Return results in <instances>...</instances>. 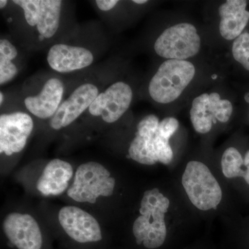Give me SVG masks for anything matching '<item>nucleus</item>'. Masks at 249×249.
Listing matches in <instances>:
<instances>
[{
	"label": "nucleus",
	"mask_w": 249,
	"mask_h": 249,
	"mask_svg": "<svg viewBox=\"0 0 249 249\" xmlns=\"http://www.w3.org/2000/svg\"><path fill=\"white\" fill-rule=\"evenodd\" d=\"M64 93V85L58 78H51L46 82L38 94L24 100L28 110L42 119L53 117L60 107Z\"/></svg>",
	"instance_id": "14"
},
{
	"label": "nucleus",
	"mask_w": 249,
	"mask_h": 249,
	"mask_svg": "<svg viewBox=\"0 0 249 249\" xmlns=\"http://www.w3.org/2000/svg\"><path fill=\"white\" fill-rule=\"evenodd\" d=\"M221 164L223 174L226 178H240L244 159L242 158L240 152L235 147H229L223 154Z\"/></svg>",
	"instance_id": "19"
},
{
	"label": "nucleus",
	"mask_w": 249,
	"mask_h": 249,
	"mask_svg": "<svg viewBox=\"0 0 249 249\" xmlns=\"http://www.w3.org/2000/svg\"><path fill=\"white\" fill-rule=\"evenodd\" d=\"M116 181L107 168L97 162H88L78 166L74 180L67 191L73 200L94 204L99 196H112Z\"/></svg>",
	"instance_id": "4"
},
{
	"label": "nucleus",
	"mask_w": 249,
	"mask_h": 249,
	"mask_svg": "<svg viewBox=\"0 0 249 249\" xmlns=\"http://www.w3.org/2000/svg\"><path fill=\"white\" fill-rule=\"evenodd\" d=\"M73 174V168L68 162L58 159L52 160L44 168L36 188L43 196H59L68 188Z\"/></svg>",
	"instance_id": "15"
},
{
	"label": "nucleus",
	"mask_w": 249,
	"mask_h": 249,
	"mask_svg": "<svg viewBox=\"0 0 249 249\" xmlns=\"http://www.w3.org/2000/svg\"><path fill=\"white\" fill-rule=\"evenodd\" d=\"M62 3L60 0H41L40 15L37 24L40 40L51 38L58 30Z\"/></svg>",
	"instance_id": "17"
},
{
	"label": "nucleus",
	"mask_w": 249,
	"mask_h": 249,
	"mask_svg": "<svg viewBox=\"0 0 249 249\" xmlns=\"http://www.w3.org/2000/svg\"><path fill=\"white\" fill-rule=\"evenodd\" d=\"M133 2L138 4H143L147 2V0H134Z\"/></svg>",
	"instance_id": "26"
},
{
	"label": "nucleus",
	"mask_w": 249,
	"mask_h": 249,
	"mask_svg": "<svg viewBox=\"0 0 249 249\" xmlns=\"http://www.w3.org/2000/svg\"><path fill=\"white\" fill-rule=\"evenodd\" d=\"M244 163L245 166L247 167V176L245 178L246 182L249 185V150L246 153L245 159H244Z\"/></svg>",
	"instance_id": "24"
},
{
	"label": "nucleus",
	"mask_w": 249,
	"mask_h": 249,
	"mask_svg": "<svg viewBox=\"0 0 249 249\" xmlns=\"http://www.w3.org/2000/svg\"><path fill=\"white\" fill-rule=\"evenodd\" d=\"M98 94L97 87L94 85L86 83L80 85L60 104L58 110L51 119V127L58 130L71 124L86 109H89Z\"/></svg>",
	"instance_id": "12"
},
{
	"label": "nucleus",
	"mask_w": 249,
	"mask_h": 249,
	"mask_svg": "<svg viewBox=\"0 0 249 249\" xmlns=\"http://www.w3.org/2000/svg\"><path fill=\"white\" fill-rule=\"evenodd\" d=\"M181 182L192 204L201 211L217 208L222 191L213 175L204 163L190 161L183 174Z\"/></svg>",
	"instance_id": "5"
},
{
	"label": "nucleus",
	"mask_w": 249,
	"mask_h": 249,
	"mask_svg": "<svg viewBox=\"0 0 249 249\" xmlns=\"http://www.w3.org/2000/svg\"><path fill=\"white\" fill-rule=\"evenodd\" d=\"M58 220L67 235L76 242L89 243L102 240V232L97 220L80 208H62L59 211Z\"/></svg>",
	"instance_id": "10"
},
{
	"label": "nucleus",
	"mask_w": 249,
	"mask_h": 249,
	"mask_svg": "<svg viewBox=\"0 0 249 249\" xmlns=\"http://www.w3.org/2000/svg\"><path fill=\"white\" fill-rule=\"evenodd\" d=\"M196 67L187 60H167L159 67L149 84L148 91L154 101L162 104L173 102L191 83Z\"/></svg>",
	"instance_id": "3"
},
{
	"label": "nucleus",
	"mask_w": 249,
	"mask_h": 249,
	"mask_svg": "<svg viewBox=\"0 0 249 249\" xmlns=\"http://www.w3.org/2000/svg\"><path fill=\"white\" fill-rule=\"evenodd\" d=\"M7 3L8 1H6V0H1V1H0V9H4L5 6H6V4H7Z\"/></svg>",
	"instance_id": "25"
},
{
	"label": "nucleus",
	"mask_w": 249,
	"mask_h": 249,
	"mask_svg": "<svg viewBox=\"0 0 249 249\" xmlns=\"http://www.w3.org/2000/svg\"><path fill=\"white\" fill-rule=\"evenodd\" d=\"M13 2L22 8L29 25L37 26L40 15L41 0H14Z\"/></svg>",
	"instance_id": "21"
},
{
	"label": "nucleus",
	"mask_w": 249,
	"mask_h": 249,
	"mask_svg": "<svg viewBox=\"0 0 249 249\" xmlns=\"http://www.w3.org/2000/svg\"><path fill=\"white\" fill-rule=\"evenodd\" d=\"M34 129V121L27 113L18 112L0 116V153L7 156L19 153L27 144Z\"/></svg>",
	"instance_id": "9"
},
{
	"label": "nucleus",
	"mask_w": 249,
	"mask_h": 249,
	"mask_svg": "<svg viewBox=\"0 0 249 249\" xmlns=\"http://www.w3.org/2000/svg\"><path fill=\"white\" fill-rule=\"evenodd\" d=\"M3 229L8 240L18 249L42 248L40 227L30 214L11 213L5 217Z\"/></svg>",
	"instance_id": "11"
},
{
	"label": "nucleus",
	"mask_w": 249,
	"mask_h": 249,
	"mask_svg": "<svg viewBox=\"0 0 249 249\" xmlns=\"http://www.w3.org/2000/svg\"><path fill=\"white\" fill-rule=\"evenodd\" d=\"M232 53L236 61L249 71V33H242L234 40Z\"/></svg>",
	"instance_id": "20"
},
{
	"label": "nucleus",
	"mask_w": 249,
	"mask_h": 249,
	"mask_svg": "<svg viewBox=\"0 0 249 249\" xmlns=\"http://www.w3.org/2000/svg\"><path fill=\"white\" fill-rule=\"evenodd\" d=\"M245 99L247 103H249V92L247 93V94L245 95Z\"/></svg>",
	"instance_id": "28"
},
{
	"label": "nucleus",
	"mask_w": 249,
	"mask_h": 249,
	"mask_svg": "<svg viewBox=\"0 0 249 249\" xmlns=\"http://www.w3.org/2000/svg\"><path fill=\"white\" fill-rule=\"evenodd\" d=\"M119 3L117 0H97L96 4L98 9L103 11H110Z\"/></svg>",
	"instance_id": "23"
},
{
	"label": "nucleus",
	"mask_w": 249,
	"mask_h": 249,
	"mask_svg": "<svg viewBox=\"0 0 249 249\" xmlns=\"http://www.w3.org/2000/svg\"><path fill=\"white\" fill-rule=\"evenodd\" d=\"M154 48L162 58L186 60L199 53L201 38L194 25L181 23L165 29L156 40Z\"/></svg>",
	"instance_id": "6"
},
{
	"label": "nucleus",
	"mask_w": 249,
	"mask_h": 249,
	"mask_svg": "<svg viewBox=\"0 0 249 249\" xmlns=\"http://www.w3.org/2000/svg\"><path fill=\"white\" fill-rule=\"evenodd\" d=\"M160 120L157 116H145L137 125L135 137L129 145V158L141 164L155 165L157 162L169 164L173 152L169 143L159 131Z\"/></svg>",
	"instance_id": "2"
},
{
	"label": "nucleus",
	"mask_w": 249,
	"mask_h": 249,
	"mask_svg": "<svg viewBox=\"0 0 249 249\" xmlns=\"http://www.w3.org/2000/svg\"><path fill=\"white\" fill-rule=\"evenodd\" d=\"M170 201L158 188L145 191L141 201V215L133 225V234L137 245L147 249H157L163 245L166 238L165 213Z\"/></svg>",
	"instance_id": "1"
},
{
	"label": "nucleus",
	"mask_w": 249,
	"mask_h": 249,
	"mask_svg": "<svg viewBox=\"0 0 249 249\" xmlns=\"http://www.w3.org/2000/svg\"><path fill=\"white\" fill-rule=\"evenodd\" d=\"M178 126H179L178 121L175 118H165L160 123L159 131L162 136L170 139L177 132Z\"/></svg>",
	"instance_id": "22"
},
{
	"label": "nucleus",
	"mask_w": 249,
	"mask_h": 249,
	"mask_svg": "<svg viewBox=\"0 0 249 249\" xmlns=\"http://www.w3.org/2000/svg\"><path fill=\"white\" fill-rule=\"evenodd\" d=\"M18 50L9 40H0V84H6L17 76L18 70L12 60L18 56Z\"/></svg>",
	"instance_id": "18"
},
{
	"label": "nucleus",
	"mask_w": 249,
	"mask_h": 249,
	"mask_svg": "<svg viewBox=\"0 0 249 249\" xmlns=\"http://www.w3.org/2000/svg\"><path fill=\"white\" fill-rule=\"evenodd\" d=\"M247 6L245 0H227L219 6V33L226 40H235L247 27L249 21Z\"/></svg>",
	"instance_id": "16"
},
{
	"label": "nucleus",
	"mask_w": 249,
	"mask_h": 249,
	"mask_svg": "<svg viewBox=\"0 0 249 249\" xmlns=\"http://www.w3.org/2000/svg\"><path fill=\"white\" fill-rule=\"evenodd\" d=\"M133 93L129 85L116 82L98 94L90 106L89 113L93 116H100L107 124H113L129 109Z\"/></svg>",
	"instance_id": "8"
},
{
	"label": "nucleus",
	"mask_w": 249,
	"mask_h": 249,
	"mask_svg": "<svg viewBox=\"0 0 249 249\" xmlns=\"http://www.w3.org/2000/svg\"><path fill=\"white\" fill-rule=\"evenodd\" d=\"M93 55L89 49L57 44L48 52L47 62L54 71L70 73L89 67L93 63Z\"/></svg>",
	"instance_id": "13"
},
{
	"label": "nucleus",
	"mask_w": 249,
	"mask_h": 249,
	"mask_svg": "<svg viewBox=\"0 0 249 249\" xmlns=\"http://www.w3.org/2000/svg\"><path fill=\"white\" fill-rule=\"evenodd\" d=\"M232 103L223 100L219 93H204L193 100L190 114L193 127L196 132L206 134L217 121L227 123L232 115Z\"/></svg>",
	"instance_id": "7"
},
{
	"label": "nucleus",
	"mask_w": 249,
	"mask_h": 249,
	"mask_svg": "<svg viewBox=\"0 0 249 249\" xmlns=\"http://www.w3.org/2000/svg\"><path fill=\"white\" fill-rule=\"evenodd\" d=\"M4 96L2 92L0 93V104L2 105L4 102Z\"/></svg>",
	"instance_id": "27"
}]
</instances>
